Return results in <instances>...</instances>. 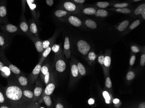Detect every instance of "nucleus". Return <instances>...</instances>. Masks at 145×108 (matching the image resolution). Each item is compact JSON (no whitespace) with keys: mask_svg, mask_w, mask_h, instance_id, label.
<instances>
[{"mask_svg":"<svg viewBox=\"0 0 145 108\" xmlns=\"http://www.w3.org/2000/svg\"><path fill=\"white\" fill-rule=\"evenodd\" d=\"M83 11L85 14L93 15L95 14L96 10L94 7H87L84 8Z\"/></svg>","mask_w":145,"mask_h":108,"instance_id":"obj_31","label":"nucleus"},{"mask_svg":"<svg viewBox=\"0 0 145 108\" xmlns=\"http://www.w3.org/2000/svg\"><path fill=\"white\" fill-rule=\"evenodd\" d=\"M32 3H35V0H29Z\"/></svg>","mask_w":145,"mask_h":108,"instance_id":"obj_57","label":"nucleus"},{"mask_svg":"<svg viewBox=\"0 0 145 108\" xmlns=\"http://www.w3.org/2000/svg\"><path fill=\"white\" fill-rule=\"evenodd\" d=\"M0 58L3 60L5 65L9 68L12 73L15 75H24V74L21 72V71L18 68L17 66L11 63L6 58L5 56L4 50L0 51Z\"/></svg>","mask_w":145,"mask_h":108,"instance_id":"obj_2","label":"nucleus"},{"mask_svg":"<svg viewBox=\"0 0 145 108\" xmlns=\"http://www.w3.org/2000/svg\"><path fill=\"white\" fill-rule=\"evenodd\" d=\"M29 37L34 43L37 51L40 54L41 53H42L44 51V49L43 47V41L40 39L39 37H36L33 35H31Z\"/></svg>","mask_w":145,"mask_h":108,"instance_id":"obj_13","label":"nucleus"},{"mask_svg":"<svg viewBox=\"0 0 145 108\" xmlns=\"http://www.w3.org/2000/svg\"><path fill=\"white\" fill-rule=\"evenodd\" d=\"M96 5L99 8H103H103H106L108 7L110 5V3L108 2H98L96 4Z\"/></svg>","mask_w":145,"mask_h":108,"instance_id":"obj_33","label":"nucleus"},{"mask_svg":"<svg viewBox=\"0 0 145 108\" xmlns=\"http://www.w3.org/2000/svg\"><path fill=\"white\" fill-rule=\"evenodd\" d=\"M129 25V21L128 20H125L122 22L119 25L118 27V30L120 32H123L127 28Z\"/></svg>","mask_w":145,"mask_h":108,"instance_id":"obj_28","label":"nucleus"},{"mask_svg":"<svg viewBox=\"0 0 145 108\" xmlns=\"http://www.w3.org/2000/svg\"><path fill=\"white\" fill-rule=\"evenodd\" d=\"M46 2L47 3V5H48L50 7L53 6L54 4V0H46Z\"/></svg>","mask_w":145,"mask_h":108,"instance_id":"obj_49","label":"nucleus"},{"mask_svg":"<svg viewBox=\"0 0 145 108\" xmlns=\"http://www.w3.org/2000/svg\"><path fill=\"white\" fill-rule=\"evenodd\" d=\"M10 43V38L9 35L3 32H0V48L5 50Z\"/></svg>","mask_w":145,"mask_h":108,"instance_id":"obj_12","label":"nucleus"},{"mask_svg":"<svg viewBox=\"0 0 145 108\" xmlns=\"http://www.w3.org/2000/svg\"><path fill=\"white\" fill-rule=\"evenodd\" d=\"M144 10H145V4L144 3L139 5L135 9L134 13L136 15H141Z\"/></svg>","mask_w":145,"mask_h":108,"instance_id":"obj_25","label":"nucleus"},{"mask_svg":"<svg viewBox=\"0 0 145 108\" xmlns=\"http://www.w3.org/2000/svg\"><path fill=\"white\" fill-rule=\"evenodd\" d=\"M27 3L29 7L31 10V14L32 15L33 17L34 18L36 22H38V19L40 16V13L38 10H37V6L35 3H32L29 0H27Z\"/></svg>","mask_w":145,"mask_h":108,"instance_id":"obj_14","label":"nucleus"},{"mask_svg":"<svg viewBox=\"0 0 145 108\" xmlns=\"http://www.w3.org/2000/svg\"><path fill=\"white\" fill-rule=\"evenodd\" d=\"M1 30L3 33L8 35H15L22 34L18 27L9 23L2 25Z\"/></svg>","mask_w":145,"mask_h":108,"instance_id":"obj_3","label":"nucleus"},{"mask_svg":"<svg viewBox=\"0 0 145 108\" xmlns=\"http://www.w3.org/2000/svg\"><path fill=\"white\" fill-rule=\"evenodd\" d=\"M1 0H0V2H1Z\"/></svg>","mask_w":145,"mask_h":108,"instance_id":"obj_62","label":"nucleus"},{"mask_svg":"<svg viewBox=\"0 0 145 108\" xmlns=\"http://www.w3.org/2000/svg\"><path fill=\"white\" fill-rule=\"evenodd\" d=\"M1 26H2V25L0 24V29H1Z\"/></svg>","mask_w":145,"mask_h":108,"instance_id":"obj_60","label":"nucleus"},{"mask_svg":"<svg viewBox=\"0 0 145 108\" xmlns=\"http://www.w3.org/2000/svg\"><path fill=\"white\" fill-rule=\"evenodd\" d=\"M77 46L78 51L83 55H87L90 49L89 44L87 41L83 40L78 41Z\"/></svg>","mask_w":145,"mask_h":108,"instance_id":"obj_11","label":"nucleus"},{"mask_svg":"<svg viewBox=\"0 0 145 108\" xmlns=\"http://www.w3.org/2000/svg\"><path fill=\"white\" fill-rule=\"evenodd\" d=\"M103 96L104 97L106 100H110V97L108 93L107 92V91H104L103 92Z\"/></svg>","mask_w":145,"mask_h":108,"instance_id":"obj_44","label":"nucleus"},{"mask_svg":"<svg viewBox=\"0 0 145 108\" xmlns=\"http://www.w3.org/2000/svg\"><path fill=\"white\" fill-rule=\"evenodd\" d=\"M111 62V59L110 56H107L105 57L104 64L106 67H109L110 66Z\"/></svg>","mask_w":145,"mask_h":108,"instance_id":"obj_38","label":"nucleus"},{"mask_svg":"<svg viewBox=\"0 0 145 108\" xmlns=\"http://www.w3.org/2000/svg\"><path fill=\"white\" fill-rule=\"evenodd\" d=\"M71 74L73 78H76L79 75V72L77 66L75 64H73L71 67Z\"/></svg>","mask_w":145,"mask_h":108,"instance_id":"obj_27","label":"nucleus"},{"mask_svg":"<svg viewBox=\"0 0 145 108\" xmlns=\"http://www.w3.org/2000/svg\"><path fill=\"white\" fill-rule=\"evenodd\" d=\"M106 102L107 104H109L110 103V102L109 100H106Z\"/></svg>","mask_w":145,"mask_h":108,"instance_id":"obj_58","label":"nucleus"},{"mask_svg":"<svg viewBox=\"0 0 145 108\" xmlns=\"http://www.w3.org/2000/svg\"><path fill=\"white\" fill-rule=\"evenodd\" d=\"M85 24L88 27L92 29H95L97 27V23L91 19H87L85 21Z\"/></svg>","mask_w":145,"mask_h":108,"instance_id":"obj_30","label":"nucleus"},{"mask_svg":"<svg viewBox=\"0 0 145 108\" xmlns=\"http://www.w3.org/2000/svg\"><path fill=\"white\" fill-rule=\"evenodd\" d=\"M116 11L124 14H129L131 12V10L129 8H117L116 10Z\"/></svg>","mask_w":145,"mask_h":108,"instance_id":"obj_34","label":"nucleus"},{"mask_svg":"<svg viewBox=\"0 0 145 108\" xmlns=\"http://www.w3.org/2000/svg\"><path fill=\"white\" fill-rule=\"evenodd\" d=\"M6 0H1L0 2V24L8 23L7 20Z\"/></svg>","mask_w":145,"mask_h":108,"instance_id":"obj_6","label":"nucleus"},{"mask_svg":"<svg viewBox=\"0 0 145 108\" xmlns=\"http://www.w3.org/2000/svg\"><path fill=\"white\" fill-rule=\"evenodd\" d=\"M52 46H53V43L50 45V46L44 50V51L42 53V56H41V57L40 58L39 61L41 62H44L46 58L47 57V56H48L49 54H50V53L51 52Z\"/></svg>","mask_w":145,"mask_h":108,"instance_id":"obj_22","label":"nucleus"},{"mask_svg":"<svg viewBox=\"0 0 145 108\" xmlns=\"http://www.w3.org/2000/svg\"><path fill=\"white\" fill-rule=\"evenodd\" d=\"M55 85L54 84V83L52 82H49L48 84H47L46 86V87L44 91V92L43 93L42 96L38 101V102H41V100H43V97L45 95L50 96V95H51L52 94H53V92L55 90Z\"/></svg>","mask_w":145,"mask_h":108,"instance_id":"obj_15","label":"nucleus"},{"mask_svg":"<svg viewBox=\"0 0 145 108\" xmlns=\"http://www.w3.org/2000/svg\"><path fill=\"white\" fill-rule=\"evenodd\" d=\"M56 70L59 72H63L65 70L66 68V64L63 59H59L56 62Z\"/></svg>","mask_w":145,"mask_h":108,"instance_id":"obj_19","label":"nucleus"},{"mask_svg":"<svg viewBox=\"0 0 145 108\" xmlns=\"http://www.w3.org/2000/svg\"><path fill=\"white\" fill-rule=\"evenodd\" d=\"M105 57L103 56H100L98 57V61L101 65L104 64Z\"/></svg>","mask_w":145,"mask_h":108,"instance_id":"obj_47","label":"nucleus"},{"mask_svg":"<svg viewBox=\"0 0 145 108\" xmlns=\"http://www.w3.org/2000/svg\"><path fill=\"white\" fill-rule=\"evenodd\" d=\"M135 77V74L134 72L132 71H129L128 72L126 75V79L128 81H130L134 79Z\"/></svg>","mask_w":145,"mask_h":108,"instance_id":"obj_40","label":"nucleus"},{"mask_svg":"<svg viewBox=\"0 0 145 108\" xmlns=\"http://www.w3.org/2000/svg\"><path fill=\"white\" fill-rule=\"evenodd\" d=\"M0 108H10V107L7 105H2L0 106Z\"/></svg>","mask_w":145,"mask_h":108,"instance_id":"obj_56","label":"nucleus"},{"mask_svg":"<svg viewBox=\"0 0 145 108\" xmlns=\"http://www.w3.org/2000/svg\"><path fill=\"white\" fill-rule=\"evenodd\" d=\"M63 7L69 12H75L78 10V7L75 3L71 1H66L63 4Z\"/></svg>","mask_w":145,"mask_h":108,"instance_id":"obj_17","label":"nucleus"},{"mask_svg":"<svg viewBox=\"0 0 145 108\" xmlns=\"http://www.w3.org/2000/svg\"><path fill=\"white\" fill-rule=\"evenodd\" d=\"M142 1V0H134V2H139V1Z\"/></svg>","mask_w":145,"mask_h":108,"instance_id":"obj_59","label":"nucleus"},{"mask_svg":"<svg viewBox=\"0 0 145 108\" xmlns=\"http://www.w3.org/2000/svg\"><path fill=\"white\" fill-rule=\"evenodd\" d=\"M135 60H136V56H132L130 59V62H129L130 65L131 66L134 65L135 63Z\"/></svg>","mask_w":145,"mask_h":108,"instance_id":"obj_48","label":"nucleus"},{"mask_svg":"<svg viewBox=\"0 0 145 108\" xmlns=\"http://www.w3.org/2000/svg\"><path fill=\"white\" fill-rule=\"evenodd\" d=\"M2 105L8 106L7 105V100L5 97V91L3 87L1 88L0 87V106Z\"/></svg>","mask_w":145,"mask_h":108,"instance_id":"obj_21","label":"nucleus"},{"mask_svg":"<svg viewBox=\"0 0 145 108\" xmlns=\"http://www.w3.org/2000/svg\"><path fill=\"white\" fill-rule=\"evenodd\" d=\"M140 23V20H139V19L136 20L131 24L130 26H129V28H130V29H131V30L134 29H136L137 26H139Z\"/></svg>","mask_w":145,"mask_h":108,"instance_id":"obj_35","label":"nucleus"},{"mask_svg":"<svg viewBox=\"0 0 145 108\" xmlns=\"http://www.w3.org/2000/svg\"><path fill=\"white\" fill-rule=\"evenodd\" d=\"M72 1L77 4H83L85 2V0H72Z\"/></svg>","mask_w":145,"mask_h":108,"instance_id":"obj_50","label":"nucleus"},{"mask_svg":"<svg viewBox=\"0 0 145 108\" xmlns=\"http://www.w3.org/2000/svg\"><path fill=\"white\" fill-rule=\"evenodd\" d=\"M43 62H44L39 61L38 63L35 66L32 72L28 76V79L29 81L30 84H31V85H33V84H34L37 79Z\"/></svg>","mask_w":145,"mask_h":108,"instance_id":"obj_5","label":"nucleus"},{"mask_svg":"<svg viewBox=\"0 0 145 108\" xmlns=\"http://www.w3.org/2000/svg\"><path fill=\"white\" fill-rule=\"evenodd\" d=\"M68 14V12L63 10H58L54 12V15L58 18L63 17Z\"/></svg>","mask_w":145,"mask_h":108,"instance_id":"obj_24","label":"nucleus"},{"mask_svg":"<svg viewBox=\"0 0 145 108\" xmlns=\"http://www.w3.org/2000/svg\"><path fill=\"white\" fill-rule=\"evenodd\" d=\"M129 5L127 3H116L114 5V7L117 8H122L127 7Z\"/></svg>","mask_w":145,"mask_h":108,"instance_id":"obj_37","label":"nucleus"},{"mask_svg":"<svg viewBox=\"0 0 145 108\" xmlns=\"http://www.w3.org/2000/svg\"><path fill=\"white\" fill-rule=\"evenodd\" d=\"M94 14L97 16H100L101 17H105L108 16V13L106 10L103 9H99L96 11Z\"/></svg>","mask_w":145,"mask_h":108,"instance_id":"obj_26","label":"nucleus"},{"mask_svg":"<svg viewBox=\"0 0 145 108\" xmlns=\"http://www.w3.org/2000/svg\"><path fill=\"white\" fill-rule=\"evenodd\" d=\"M120 102V100L118 99H114V100L113 101V102L115 104H117L119 103Z\"/></svg>","mask_w":145,"mask_h":108,"instance_id":"obj_54","label":"nucleus"},{"mask_svg":"<svg viewBox=\"0 0 145 108\" xmlns=\"http://www.w3.org/2000/svg\"><path fill=\"white\" fill-rule=\"evenodd\" d=\"M49 69L48 66L46 64H44L42 66L40 72V77L41 78V80L43 82L44 79V76L47 73V72H49Z\"/></svg>","mask_w":145,"mask_h":108,"instance_id":"obj_23","label":"nucleus"},{"mask_svg":"<svg viewBox=\"0 0 145 108\" xmlns=\"http://www.w3.org/2000/svg\"><path fill=\"white\" fill-rule=\"evenodd\" d=\"M105 85L107 88H111L112 84L110 78L107 77V79L106 80Z\"/></svg>","mask_w":145,"mask_h":108,"instance_id":"obj_41","label":"nucleus"},{"mask_svg":"<svg viewBox=\"0 0 145 108\" xmlns=\"http://www.w3.org/2000/svg\"><path fill=\"white\" fill-rule=\"evenodd\" d=\"M142 18L144 20L145 19V10H144L143 12H142Z\"/></svg>","mask_w":145,"mask_h":108,"instance_id":"obj_55","label":"nucleus"},{"mask_svg":"<svg viewBox=\"0 0 145 108\" xmlns=\"http://www.w3.org/2000/svg\"><path fill=\"white\" fill-rule=\"evenodd\" d=\"M44 88L39 79L37 78L36 81L35 87L34 89V97L33 100V104L38 103V101L41 97L44 92Z\"/></svg>","mask_w":145,"mask_h":108,"instance_id":"obj_4","label":"nucleus"},{"mask_svg":"<svg viewBox=\"0 0 145 108\" xmlns=\"http://www.w3.org/2000/svg\"><path fill=\"white\" fill-rule=\"evenodd\" d=\"M131 50L134 53H138V52H139V51H140L139 48L136 46H133L131 47Z\"/></svg>","mask_w":145,"mask_h":108,"instance_id":"obj_45","label":"nucleus"},{"mask_svg":"<svg viewBox=\"0 0 145 108\" xmlns=\"http://www.w3.org/2000/svg\"><path fill=\"white\" fill-rule=\"evenodd\" d=\"M2 50V49H1V48H0V51H1V50Z\"/></svg>","mask_w":145,"mask_h":108,"instance_id":"obj_61","label":"nucleus"},{"mask_svg":"<svg viewBox=\"0 0 145 108\" xmlns=\"http://www.w3.org/2000/svg\"><path fill=\"white\" fill-rule=\"evenodd\" d=\"M140 65L142 66H144L145 65V55L142 54L141 57Z\"/></svg>","mask_w":145,"mask_h":108,"instance_id":"obj_46","label":"nucleus"},{"mask_svg":"<svg viewBox=\"0 0 145 108\" xmlns=\"http://www.w3.org/2000/svg\"><path fill=\"white\" fill-rule=\"evenodd\" d=\"M60 50V45L57 44L53 45L52 47L51 50L54 53H57L59 52Z\"/></svg>","mask_w":145,"mask_h":108,"instance_id":"obj_39","label":"nucleus"},{"mask_svg":"<svg viewBox=\"0 0 145 108\" xmlns=\"http://www.w3.org/2000/svg\"><path fill=\"white\" fill-rule=\"evenodd\" d=\"M63 47H64V51L66 57L69 58L70 55V40L68 37H66L65 38Z\"/></svg>","mask_w":145,"mask_h":108,"instance_id":"obj_20","label":"nucleus"},{"mask_svg":"<svg viewBox=\"0 0 145 108\" xmlns=\"http://www.w3.org/2000/svg\"><path fill=\"white\" fill-rule=\"evenodd\" d=\"M27 3V0H21L22 4V14H24L26 10V4Z\"/></svg>","mask_w":145,"mask_h":108,"instance_id":"obj_42","label":"nucleus"},{"mask_svg":"<svg viewBox=\"0 0 145 108\" xmlns=\"http://www.w3.org/2000/svg\"><path fill=\"white\" fill-rule=\"evenodd\" d=\"M139 108H145V102H142V103H141L139 105Z\"/></svg>","mask_w":145,"mask_h":108,"instance_id":"obj_53","label":"nucleus"},{"mask_svg":"<svg viewBox=\"0 0 145 108\" xmlns=\"http://www.w3.org/2000/svg\"><path fill=\"white\" fill-rule=\"evenodd\" d=\"M29 29L31 35L36 37H39L38 27L37 26L36 21L32 17L29 20Z\"/></svg>","mask_w":145,"mask_h":108,"instance_id":"obj_16","label":"nucleus"},{"mask_svg":"<svg viewBox=\"0 0 145 108\" xmlns=\"http://www.w3.org/2000/svg\"><path fill=\"white\" fill-rule=\"evenodd\" d=\"M22 88L23 97L29 102L33 105V100L34 97V88L33 85Z\"/></svg>","mask_w":145,"mask_h":108,"instance_id":"obj_9","label":"nucleus"},{"mask_svg":"<svg viewBox=\"0 0 145 108\" xmlns=\"http://www.w3.org/2000/svg\"><path fill=\"white\" fill-rule=\"evenodd\" d=\"M56 108H64V106H63L61 103H58L56 105Z\"/></svg>","mask_w":145,"mask_h":108,"instance_id":"obj_51","label":"nucleus"},{"mask_svg":"<svg viewBox=\"0 0 145 108\" xmlns=\"http://www.w3.org/2000/svg\"><path fill=\"white\" fill-rule=\"evenodd\" d=\"M7 86L3 88L7 100V105L10 108H31L32 104L23 97L22 88L14 78L7 80Z\"/></svg>","mask_w":145,"mask_h":108,"instance_id":"obj_1","label":"nucleus"},{"mask_svg":"<svg viewBox=\"0 0 145 108\" xmlns=\"http://www.w3.org/2000/svg\"><path fill=\"white\" fill-rule=\"evenodd\" d=\"M0 75L3 78L7 80L12 78L14 74L12 73L9 68L5 65L2 59H0Z\"/></svg>","mask_w":145,"mask_h":108,"instance_id":"obj_8","label":"nucleus"},{"mask_svg":"<svg viewBox=\"0 0 145 108\" xmlns=\"http://www.w3.org/2000/svg\"><path fill=\"white\" fill-rule=\"evenodd\" d=\"M50 72L49 71V72H47V73L44 76V79L43 81V82L44 83L45 85H47L49 83L50 81Z\"/></svg>","mask_w":145,"mask_h":108,"instance_id":"obj_36","label":"nucleus"},{"mask_svg":"<svg viewBox=\"0 0 145 108\" xmlns=\"http://www.w3.org/2000/svg\"><path fill=\"white\" fill-rule=\"evenodd\" d=\"M43 101L47 107H50L52 106V101L50 96L45 95L43 97Z\"/></svg>","mask_w":145,"mask_h":108,"instance_id":"obj_29","label":"nucleus"},{"mask_svg":"<svg viewBox=\"0 0 145 108\" xmlns=\"http://www.w3.org/2000/svg\"><path fill=\"white\" fill-rule=\"evenodd\" d=\"M77 67L79 73L82 76L85 75L86 72V69L83 65L82 63H81V62H79L78 63Z\"/></svg>","mask_w":145,"mask_h":108,"instance_id":"obj_32","label":"nucleus"},{"mask_svg":"<svg viewBox=\"0 0 145 108\" xmlns=\"http://www.w3.org/2000/svg\"><path fill=\"white\" fill-rule=\"evenodd\" d=\"M14 78L17 83L22 88H26L31 86L28 77L22 75H15Z\"/></svg>","mask_w":145,"mask_h":108,"instance_id":"obj_10","label":"nucleus"},{"mask_svg":"<svg viewBox=\"0 0 145 108\" xmlns=\"http://www.w3.org/2000/svg\"><path fill=\"white\" fill-rule=\"evenodd\" d=\"M88 57L89 60L91 61H94L96 58V55L94 53V52H90L89 55H88Z\"/></svg>","mask_w":145,"mask_h":108,"instance_id":"obj_43","label":"nucleus"},{"mask_svg":"<svg viewBox=\"0 0 145 108\" xmlns=\"http://www.w3.org/2000/svg\"><path fill=\"white\" fill-rule=\"evenodd\" d=\"M88 103L89 104V105H93L94 103V99H90L89 100H88Z\"/></svg>","mask_w":145,"mask_h":108,"instance_id":"obj_52","label":"nucleus"},{"mask_svg":"<svg viewBox=\"0 0 145 108\" xmlns=\"http://www.w3.org/2000/svg\"><path fill=\"white\" fill-rule=\"evenodd\" d=\"M18 27L22 34L26 35L28 37L32 35L30 31L29 25L23 14H22L21 16Z\"/></svg>","mask_w":145,"mask_h":108,"instance_id":"obj_7","label":"nucleus"},{"mask_svg":"<svg viewBox=\"0 0 145 108\" xmlns=\"http://www.w3.org/2000/svg\"><path fill=\"white\" fill-rule=\"evenodd\" d=\"M68 20L70 24L76 27L81 26L82 25V21L81 19L75 16H69Z\"/></svg>","mask_w":145,"mask_h":108,"instance_id":"obj_18","label":"nucleus"}]
</instances>
